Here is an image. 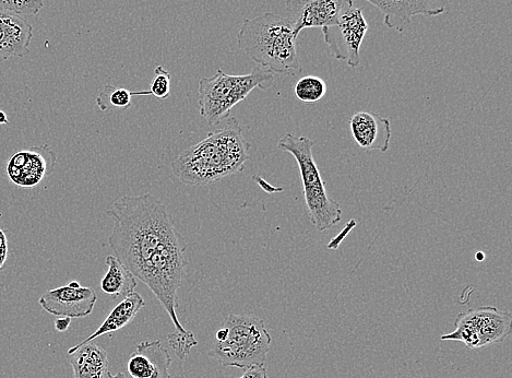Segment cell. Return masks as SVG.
Returning <instances> with one entry per match:
<instances>
[{"label": "cell", "mask_w": 512, "mask_h": 378, "mask_svg": "<svg viewBox=\"0 0 512 378\" xmlns=\"http://www.w3.org/2000/svg\"><path fill=\"white\" fill-rule=\"evenodd\" d=\"M107 215L114 222L110 247L135 277L163 245L181 234L168 207L149 193L115 200Z\"/></svg>", "instance_id": "obj_1"}, {"label": "cell", "mask_w": 512, "mask_h": 378, "mask_svg": "<svg viewBox=\"0 0 512 378\" xmlns=\"http://www.w3.org/2000/svg\"><path fill=\"white\" fill-rule=\"evenodd\" d=\"M250 144L240 123L231 117L200 143L186 149L172 163V171L182 183L206 186L226 176L241 173L249 160Z\"/></svg>", "instance_id": "obj_2"}, {"label": "cell", "mask_w": 512, "mask_h": 378, "mask_svg": "<svg viewBox=\"0 0 512 378\" xmlns=\"http://www.w3.org/2000/svg\"><path fill=\"white\" fill-rule=\"evenodd\" d=\"M237 44L257 66L272 73L295 76L302 72L297 38L287 17L268 13L245 20Z\"/></svg>", "instance_id": "obj_3"}, {"label": "cell", "mask_w": 512, "mask_h": 378, "mask_svg": "<svg viewBox=\"0 0 512 378\" xmlns=\"http://www.w3.org/2000/svg\"><path fill=\"white\" fill-rule=\"evenodd\" d=\"M271 342L264 320L231 314L218 330L209 356L223 366L246 370L253 365H265Z\"/></svg>", "instance_id": "obj_4"}, {"label": "cell", "mask_w": 512, "mask_h": 378, "mask_svg": "<svg viewBox=\"0 0 512 378\" xmlns=\"http://www.w3.org/2000/svg\"><path fill=\"white\" fill-rule=\"evenodd\" d=\"M275 79V73L260 66L244 76L226 75L218 69L216 75L199 81L200 115L209 126H218L230 117L234 106L244 101L255 89L268 90L275 84Z\"/></svg>", "instance_id": "obj_5"}, {"label": "cell", "mask_w": 512, "mask_h": 378, "mask_svg": "<svg viewBox=\"0 0 512 378\" xmlns=\"http://www.w3.org/2000/svg\"><path fill=\"white\" fill-rule=\"evenodd\" d=\"M314 141L307 137L285 134L278 148L290 153L299 165L303 193L309 217L319 232L332 229L342 219L340 204L327 194L326 185L313 155Z\"/></svg>", "instance_id": "obj_6"}, {"label": "cell", "mask_w": 512, "mask_h": 378, "mask_svg": "<svg viewBox=\"0 0 512 378\" xmlns=\"http://www.w3.org/2000/svg\"><path fill=\"white\" fill-rule=\"evenodd\" d=\"M187 243L182 234L163 245L150 261L142 267L136 279L146 283L148 288L168 312L176 332L186 333L187 330L178 321L177 291L183 285L185 269L188 265L185 253Z\"/></svg>", "instance_id": "obj_7"}, {"label": "cell", "mask_w": 512, "mask_h": 378, "mask_svg": "<svg viewBox=\"0 0 512 378\" xmlns=\"http://www.w3.org/2000/svg\"><path fill=\"white\" fill-rule=\"evenodd\" d=\"M512 316L493 306H481L457 316L454 332L442 340L460 341L467 349L500 344L511 334Z\"/></svg>", "instance_id": "obj_8"}, {"label": "cell", "mask_w": 512, "mask_h": 378, "mask_svg": "<svg viewBox=\"0 0 512 378\" xmlns=\"http://www.w3.org/2000/svg\"><path fill=\"white\" fill-rule=\"evenodd\" d=\"M321 30L326 44L338 61L353 68L360 65L361 46L368 31V23L353 0H348L333 25Z\"/></svg>", "instance_id": "obj_9"}, {"label": "cell", "mask_w": 512, "mask_h": 378, "mask_svg": "<svg viewBox=\"0 0 512 378\" xmlns=\"http://www.w3.org/2000/svg\"><path fill=\"white\" fill-rule=\"evenodd\" d=\"M98 295L92 288L73 281L45 292L39 300L42 309L57 317L82 318L92 314Z\"/></svg>", "instance_id": "obj_10"}, {"label": "cell", "mask_w": 512, "mask_h": 378, "mask_svg": "<svg viewBox=\"0 0 512 378\" xmlns=\"http://www.w3.org/2000/svg\"><path fill=\"white\" fill-rule=\"evenodd\" d=\"M348 0H285L288 20L296 38L309 28L324 29L339 18Z\"/></svg>", "instance_id": "obj_11"}, {"label": "cell", "mask_w": 512, "mask_h": 378, "mask_svg": "<svg viewBox=\"0 0 512 378\" xmlns=\"http://www.w3.org/2000/svg\"><path fill=\"white\" fill-rule=\"evenodd\" d=\"M56 163L50 146L35 147L16 153L7 163V175L19 187L31 188L40 184L51 173Z\"/></svg>", "instance_id": "obj_12"}, {"label": "cell", "mask_w": 512, "mask_h": 378, "mask_svg": "<svg viewBox=\"0 0 512 378\" xmlns=\"http://www.w3.org/2000/svg\"><path fill=\"white\" fill-rule=\"evenodd\" d=\"M385 15L386 25L402 32L414 16H438L445 13L446 0H367Z\"/></svg>", "instance_id": "obj_13"}, {"label": "cell", "mask_w": 512, "mask_h": 378, "mask_svg": "<svg viewBox=\"0 0 512 378\" xmlns=\"http://www.w3.org/2000/svg\"><path fill=\"white\" fill-rule=\"evenodd\" d=\"M350 127L355 143L361 149L381 153L389 150L392 132L388 118L361 111L351 117Z\"/></svg>", "instance_id": "obj_14"}, {"label": "cell", "mask_w": 512, "mask_h": 378, "mask_svg": "<svg viewBox=\"0 0 512 378\" xmlns=\"http://www.w3.org/2000/svg\"><path fill=\"white\" fill-rule=\"evenodd\" d=\"M169 351L161 341H144L130 356L127 370L132 378H171Z\"/></svg>", "instance_id": "obj_15"}, {"label": "cell", "mask_w": 512, "mask_h": 378, "mask_svg": "<svg viewBox=\"0 0 512 378\" xmlns=\"http://www.w3.org/2000/svg\"><path fill=\"white\" fill-rule=\"evenodd\" d=\"M32 39L29 22L11 11L0 10V61L29 54Z\"/></svg>", "instance_id": "obj_16"}, {"label": "cell", "mask_w": 512, "mask_h": 378, "mask_svg": "<svg viewBox=\"0 0 512 378\" xmlns=\"http://www.w3.org/2000/svg\"><path fill=\"white\" fill-rule=\"evenodd\" d=\"M75 378H111L109 357L104 349L93 342L68 350Z\"/></svg>", "instance_id": "obj_17"}, {"label": "cell", "mask_w": 512, "mask_h": 378, "mask_svg": "<svg viewBox=\"0 0 512 378\" xmlns=\"http://www.w3.org/2000/svg\"><path fill=\"white\" fill-rule=\"evenodd\" d=\"M146 303L141 295L134 292L126 297L121 303L117 304L104 323L98 328L97 332L89 336L78 344L82 346L105 335L117 332L134 320L141 309H144Z\"/></svg>", "instance_id": "obj_18"}, {"label": "cell", "mask_w": 512, "mask_h": 378, "mask_svg": "<svg viewBox=\"0 0 512 378\" xmlns=\"http://www.w3.org/2000/svg\"><path fill=\"white\" fill-rule=\"evenodd\" d=\"M107 271L101 281V289L113 299L128 297L137 287L136 277L121 263L116 256L105 259Z\"/></svg>", "instance_id": "obj_19"}, {"label": "cell", "mask_w": 512, "mask_h": 378, "mask_svg": "<svg viewBox=\"0 0 512 378\" xmlns=\"http://www.w3.org/2000/svg\"><path fill=\"white\" fill-rule=\"evenodd\" d=\"M135 96H151V94L149 91L132 92L124 88L106 85L99 93L97 105L102 112L113 108L128 110L132 106V100Z\"/></svg>", "instance_id": "obj_20"}, {"label": "cell", "mask_w": 512, "mask_h": 378, "mask_svg": "<svg viewBox=\"0 0 512 378\" xmlns=\"http://www.w3.org/2000/svg\"><path fill=\"white\" fill-rule=\"evenodd\" d=\"M294 93L305 104H314L326 96L327 84L317 76H306L296 82Z\"/></svg>", "instance_id": "obj_21"}, {"label": "cell", "mask_w": 512, "mask_h": 378, "mask_svg": "<svg viewBox=\"0 0 512 378\" xmlns=\"http://www.w3.org/2000/svg\"><path fill=\"white\" fill-rule=\"evenodd\" d=\"M154 79L150 85V94L160 100L171 97V75L162 66L154 69Z\"/></svg>", "instance_id": "obj_22"}, {"label": "cell", "mask_w": 512, "mask_h": 378, "mask_svg": "<svg viewBox=\"0 0 512 378\" xmlns=\"http://www.w3.org/2000/svg\"><path fill=\"white\" fill-rule=\"evenodd\" d=\"M168 341L177 357L181 360L189 356L190 351L198 345V341L192 332L184 334L175 332L168 337Z\"/></svg>", "instance_id": "obj_23"}, {"label": "cell", "mask_w": 512, "mask_h": 378, "mask_svg": "<svg viewBox=\"0 0 512 378\" xmlns=\"http://www.w3.org/2000/svg\"><path fill=\"white\" fill-rule=\"evenodd\" d=\"M44 6V0H6V11L17 15H38Z\"/></svg>", "instance_id": "obj_24"}, {"label": "cell", "mask_w": 512, "mask_h": 378, "mask_svg": "<svg viewBox=\"0 0 512 378\" xmlns=\"http://www.w3.org/2000/svg\"><path fill=\"white\" fill-rule=\"evenodd\" d=\"M238 378H268L265 365H253Z\"/></svg>", "instance_id": "obj_25"}, {"label": "cell", "mask_w": 512, "mask_h": 378, "mask_svg": "<svg viewBox=\"0 0 512 378\" xmlns=\"http://www.w3.org/2000/svg\"><path fill=\"white\" fill-rule=\"evenodd\" d=\"M8 257V240L6 233L0 228V270L3 269Z\"/></svg>", "instance_id": "obj_26"}, {"label": "cell", "mask_w": 512, "mask_h": 378, "mask_svg": "<svg viewBox=\"0 0 512 378\" xmlns=\"http://www.w3.org/2000/svg\"><path fill=\"white\" fill-rule=\"evenodd\" d=\"M71 324V318L69 317H61L55 322V327L58 332L64 333L69 328Z\"/></svg>", "instance_id": "obj_27"}, {"label": "cell", "mask_w": 512, "mask_h": 378, "mask_svg": "<svg viewBox=\"0 0 512 378\" xmlns=\"http://www.w3.org/2000/svg\"><path fill=\"white\" fill-rule=\"evenodd\" d=\"M8 118H7V115L3 112V111H0V124H8Z\"/></svg>", "instance_id": "obj_28"}, {"label": "cell", "mask_w": 512, "mask_h": 378, "mask_svg": "<svg viewBox=\"0 0 512 378\" xmlns=\"http://www.w3.org/2000/svg\"><path fill=\"white\" fill-rule=\"evenodd\" d=\"M111 378H126L124 373H117L116 375H112Z\"/></svg>", "instance_id": "obj_29"}, {"label": "cell", "mask_w": 512, "mask_h": 378, "mask_svg": "<svg viewBox=\"0 0 512 378\" xmlns=\"http://www.w3.org/2000/svg\"><path fill=\"white\" fill-rule=\"evenodd\" d=\"M6 0H0V10H5Z\"/></svg>", "instance_id": "obj_30"}, {"label": "cell", "mask_w": 512, "mask_h": 378, "mask_svg": "<svg viewBox=\"0 0 512 378\" xmlns=\"http://www.w3.org/2000/svg\"><path fill=\"white\" fill-rule=\"evenodd\" d=\"M476 258H478V261H483V256L481 253L476 255Z\"/></svg>", "instance_id": "obj_31"}]
</instances>
